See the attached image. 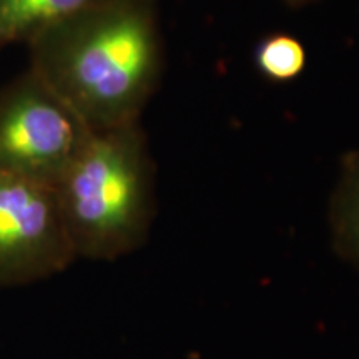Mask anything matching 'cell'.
I'll list each match as a JSON object with an SVG mask.
<instances>
[{
	"instance_id": "5b68a950",
	"label": "cell",
	"mask_w": 359,
	"mask_h": 359,
	"mask_svg": "<svg viewBox=\"0 0 359 359\" xmlns=\"http://www.w3.org/2000/svg\"><path fill=\"white\" fill-rule=\"evenodd\" d=\"M327 222L334 253L359 271V150L341 158Z\"/></svg>"
},
{
	"instance_id": "277c9868",
	"label": "cell",
	"mask_w": 359,
	"mask_h": 359,
	"mask_svg": "<svg viewBox=\"0 0 359 359\" xmlns=\"http://www.w3.org/2000/svg\"><path fill=\"white\" fill-rule=\"evenodd\" d=\"M75 258L55 187L0 173V285L43 280Z\"/></svg>"
},
{
	"instance_id": "ba28073f",
	"label": "cell",
	"mask_w": 359,
	"mask_h": 359,
	"mask_svg": "<svg viewBox=\"0 0 359 359\" xmlns=\"http://www.w3.org/2000/svg\"><path fill=\"white\" fill-rule=\"evenodd\" d=\"M285 2H288L290 6H293V7H302V6H306V4L311 2V0H285Z\"/></svg>"
},
{
	"instance_id": "3957f363",
	"label": "cell",
	"mask_w": 359,
	"mask_h": 359,
	"mask_svg": "<svg viewBox=\"0 0 359 359\" xmlns=\"http://www.w3.org/2000/svg\"><path fill=\"white\" fill-rule=\"evenodd\" d=\"M90 133L32 69L0 88V173L55 187Z\"/></svg>"
},
{
	"instance_id": "7a4b0ae2",
	"label": "cell",
	"mask_w": 359,
	"mask_h": 359,
	"mask_svg": "<svg viewBox=\"0 0 359 359\" xmlns=\"http://www.w3.org/2000/svg\"><path fill=\"white\" fill-rule=\"evenodd\" d=\"M77 258L110 262L148 240L155 165L140 122L92 132L55 185Z\"/></svg>"
},
{
	"instance_id": "8992f818",
	"label": "cell",
	"mask_w": 359,
	"mask_h": 359,
	"mask_svg": "<svg viewBox=\"0 0 359 359\" xmlns=\"http://www.w3.org/2000/svg\"><path fill=\"white\" fill-rule=\"evenodd\" d=\"M103 0H0V48L27 43L45 27Z\"/></svg>"
},
{
	"instance_id": "52a82bcc",
	"label": "cell",
	"mask_w": 359,
	"mask_h": 359,
	"mask_svg": "<svg viewBox=\"0 0 359 359\" xmlns=\"http://www.w3.org/2000/svg\"><path fill=\"white\" fill-rule=\"evenodd\" d=\"M306 48L290 34H271L258 43L255 64L263 77L271 82H291L306 69Z\"/></svg>"
},
{
	"instance_id": "6da1fadb",
	"label": "cell",
	"mask_w": 359,
	"mask_h": 359,
	"mask_svg": "<svg viewBox=\"0 0 359 359\" xmlns=\"http://www.w3.org/2000/svg\"><path fill=\"white\" fill-rule=\"evenodd\" d=\"M25 45L29 69L92 132L140 122L163 70L156 0H103Z\"/></svg>"
}]
</instances>
